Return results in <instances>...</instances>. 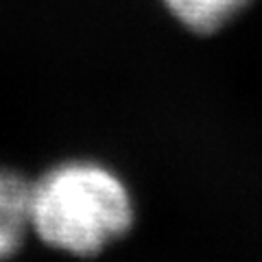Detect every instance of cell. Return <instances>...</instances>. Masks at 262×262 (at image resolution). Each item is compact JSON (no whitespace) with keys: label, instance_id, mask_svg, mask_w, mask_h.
<instances>
[{"label":"cell","instance_id":"6da1fadb","mask_svg":"<svg viewBox=\"0 0 262 262\" xmlns=\"http://www.w3.org/2000/svg\"><path fill=\"white\" fill-rule=\"evenodd\" d=\"M31 227L55 249L94 256L134 225V199L125 182L103 164L72 160L31 184Z\"/></svg>","mask_w":262,"mask_h":262},{"label":"cell","instance_id":"7a4b0ae2","mask_svg":"<svg viewBox=\"0 0 262 262\" xmlns=\"http://www.w3.org/2000/svg\"><path fill=\"white\" fill-rule=\"evenodd\" d=\"M31 184L13 170L0 168V262L18 251L31 227Z\"/></svg>","mask_w":262,"mask_h":262},{"label":"cell","instance_id":"3957f363","mask_svg":"<svg viewBox=\"0 0 262 262\" xmlns=\"http://www.w3.org/2000/svg\"><path fill=\"white\" fill-rule=\"evenodd\" d=\"M170 15L196 35H212L245 11L251 0H162Z\"/></svg>","mask_w":262,"mask_h":262}]
</instances>
